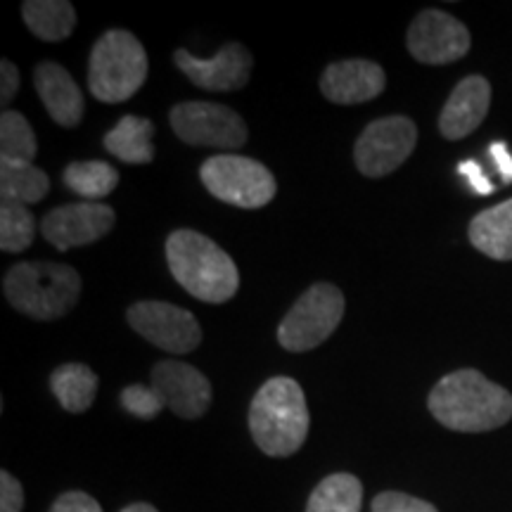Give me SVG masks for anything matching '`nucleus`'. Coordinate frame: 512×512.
<instances>
[{
    "label": "nucleus",
    "mask_w": 512,
    "mask_h": 512,
    "mask_svg": "<svg viewBox=\"0 0 512 512\" xmlns=\"http://www.w3.org/2000/svg\"><path fill=\"white\" fill-rule=\"evenodd\" d=\"M83 290L76 268L53 261H19L5 273L3 292L12 309L36 320L67 316Z\"/></svg>",
    "instance_id": "nucleus-4"
},
{
    "label": "nucleus",
    "mask_w": 512,
    "mask_h": 512,
    "mask_svg": "<svg viewBox=\"0 0 512 512\" xmlns=\"http://www.w3.org/2000/svg\"><path fill=\"white\" fill-rule=\"evenodd\" d=\"M166 264L185 292L207 304H226L240 290L233 256L207 235L181 228L166 238Z\"/></svg>",
    "instance_id": "nucleus-2"
},
{
    "label": "nucleus",
    "mask_w": 512,
    "mask_h": 512,
    "mask_svg": "<svg viewBox=\"0 0 512 512\" xmlns=\"http://www.w3.org/2000/svg\"><path fill=\"white\" fill-rule=\"evenodd\" d=\"M126 320L140 337L169 354H190L202 344V328L188 309L169 302H138Z\"/></svg>",
    "instance_id": "nucleus-10"
},
{
    "label": "nucleus",
    "mask_w": 512,
    "mask_h": 512,
    "mask_svg": "<svg viewBox=\"0 0 512 512\" xmlns=\"http://www.w3.org/2000/svg\"><path fill=\"white\" fill-rule=\"evenodd\" d=\"M427 408L446 430L491 432L512 420V394L479 370L463 368L434 384Z\"/></svg>",
    "instance_id": "nucleus-1"
},
{
    "label": "nucleus",
    "mask_w": 512,
    "mask_h": 512,
    "mask_svg": "<svg viewBox=\"0 0 512 512\" xmlns=\"http://www.w3.org/2000/svg\"><path fill=\"white\" fill-rule=\"evenodd\" d=\"M418 143V126L413 119L382 117L363 128L354 145V162L363 176L382 178L406 162Z\"/></svg>",
    "instance_id": "nucleus-9"
},
{
    "label": "nucleus",
    "mask_w": 512,
    "mask_h": 512,
    "mask_svg": "<svg viewBox=\"0 0 512 512\" xmlns=\"http://www.w3.org/2000/svg\"><path fill=\"white\" fill-rule=\"evenodd\" d=\"M34 83L38 98L46 107L55 124L62 128H74L81 124L86 102L79 83L72 79V74L57 62H41L34 72Z\"/></svg>",
    "instance_id": "nucleus-17"
},
{
    "label": "nucleus",
    "mask_w": 512,
    "mask_h": 512,
    "mask_svg": "<svg viewBox=\"0 0 512 512\" xmlns=\"http://www.w3.org/2000/svg\"><path fill=\"white\" fill-rule=\"evenodd\" d=\"M489 155L494 157V162L498 166V171H501L505 185H510L512 183V155H510L508 145H505V143H494V145L489 147Z\"/></svg>",
    "instance_id": "nucleus-33"
},
{
    "label": "nucleus",
    "mask_w": 512,
    "mask_h": 512,
    "mask_svg": "<svg viewBox=\"0 0 512 512\" xmlns=\"http://www.w3.org/2000/svg\"><path fill=\"white\" fill-rule=\"evenodd\" d=\"M117 214L105 202H74L48 211L41 221V233L60 252L86 247L105 238L114 228Z\"/></svg>",
    "instance_id": "nucleus-12"
},
{
    "label": "nucleus",
    "mask_w": 512,
    "mask_h": 512,
    "mask_svg": "<svg viewBox=\"0 0 512 512\" xmlns=\"http://www.w3.org/2000/svg\"><path fill=\"white\" fill-rule=\"evenodd\" d=\"M344 309H347V302H344V294L337 285H311L280 320V347L294 351V354H304V351L320 347L342 323Z\"/></svg>",
    "instance_id": "nucleus-6"
},
{
    "label": "nucleus",
    "mask_w": 512,
    "mask_h": 512,
    "mask_svg": "<svg viewBox=\"0 0 512 512\" xmlns=\"http://www.w3.org/2000/svg\"><path fill=\"white\" fill-rule=\"evenodd\" d=\"M309 427L311 415L302 384L287 375L261 384L249 406V432L266 456H294L309 437Z\"/></svg>",
    "instance_id": "nucleus-3"
},
{
    "label": "nucleus",
    "mask_w": 512,
    "mask_h": 512,
    "mask_svg": "<svg viewBox=\"0 0 512 512\" xmlns=\"http://www.w3.org/2000/svg\"><path fill=\"white\" fill-rule=\"evenodd\" d=\"M470 242L489 259L512 261V200L479 211L470 223Z\"/></svg>",
    "instance_id": "nucleus-18"
},
{
    "label": "nucleus",
    "mask_w": 512,
    "mask_h": 512,
    "mask_svg": "<svg viewBox=\"0 0 512 512\" xmlns=\"http://www.w3.org/2000/svg\"><path fill=\"white\" fill-rule=\"evenodd\" d=\"M169 121L176 136L195 147L238 150L247 143L245 119L230 107L216 105V102H181L171 110Z\"/></svg>",
    "instance_id": "nucleus-8"
},
{
    "label": "nucleus",
    "mask_w": 512,
    "mask_h": 512,
    "mask_svg": "<svg viewBox=\"0 0 512 512\" xmlns=\"http://www.w3.org/2000/svg\"><path fill=\"white\" fill-rule=\"evenodd\" d=\"M155 124L145 117L126 114L112 131L105 133V150L124 164H150L155 159Z\"/></svg>",
    "instance_id": "nucleus-19"
},
{
    "label": "nucleus",
    "mask_w": 512,
    "mask_h": 512,
    "mask_svg": "<svg viewBox=\"0 0 512 512\" xmlns=\"http://www.w3.org/2000/svg\"><path fill=\"white\" fill-rule=\"evenodd\" d=\"M408 53L422 64H448L470 53V31L444 10H422L408 27Z\"/></svg>",
    "instance_id": "nucleus-11"
},
{
    "label": "nucleus",
    "mask_w": 512,
    "mask_h": 512,
    "mask_svg": "<svg viewBox=\"0 0 512 512\" xmlns=\"http://www.w3.org/2000/svg\"><path fill=\"white\" fill-rule=\"evenodd\" d=\"M361 505V479L351 472H335L313 489L306 512H361Z\"/></svg>",
    "instance_id": "nucleus-23"
},
{
    "label": "nucleus",
    "mask_w": 512,
    "mask_h": 512,
    "mask_svg": "<svg viewBox=\"0 0 512 512\" xmlns=\"http://www.w3.org/2000/svg\"><path fill=\"white\" fill-rule=\"evenodd\" d=\"M24 510V489L17 477L8 470L0 472V512H22Z\"/></svg>",
    "instance_id": "nucleus-29"
},
{
    "label": "nucleus",
    "mask_w": 512,
    "mask_h": 512,
    "mask_svg": "<svg viewBox=\"0 0 512 512\" xmlns=\"http://www.w3.org/2000/svg\"><path fill=\"white\" fill-rule=\"evenodd\" d=\"M174 60L176 67L197 88L214 93H230L245 88L254 67V57L242 43H228L209 60H202V57L192 55L190 50L178 48Z\"/></svg>",
    "instance_id": "nucleus-13"
},
{
    "label": "nucleus",
    "mask_w": 512,
    "mask_h": 512,
    "mask_svg": "<svg viewBox=\"0 0 512 512\" xmlns=\"http://www.w3.org/2000/svg\"><path fill=\"white\" fill-rule=\"evenodd\" d=\"M98 384V375L83 363H67L50 375V389L67 413H86L98 396Z\"/></svg>",
    "instance_id": "nucleus-20"
},
{
    "label": "nucleus",
    "mask_w": 512,
    "mask_h": 512,
    "mask_svg": "<svg viewBox=\"0 0 512 512\" xmlns=\"http://www.w3.org/2000/svg\"><path fill=\"white\" fill-rule=\"evenodd\" d=\"M121 512H159V510L150 503H131V505H126V508Z\"/></svg>",
    "instance_id": "nucleus-34"
},
{
    "label": "nucleus",
    "mask_w": 512,
    "mask_h": 512,
    "mask_svg": "<svg viewBox=\"0 0 512 512\" xmlns=\"http://www.w3.org/2000/svg\"><path fill=\"white\" fill-rule=\"evenodd\" d=\"M50 512H102V508L86 491H67L57 498Z\"/></svg>",
    "instance_id": "nucleus-30"
},
{
    "label": "nucleus",
    "mask_w": 512,
    "mask_h": 512,
    "mask_svg": "<svg viewBox=\"0 0 512 512\" xmlns=\"http://www.w3.org/2000/svg\"><path fill=\"white\" fill-rule=\"evenodd\" d=\"M152 387L162 394L171 413L183 420H197L211 406V382L190 363L159 361L152 368Z\"/></svg>",
    "instance_id": "nucleus-14"
},
{
    "label": "nucleus",
    "mask_w": 512,
    "mask_h": 512,
    "mask_svg": "<svg viewBox=\"0 0 512 512\" xmlns=\"http://www.w3.org/2000/svg\"><path fill=\"white\" fill-rule=\"evenodd\" d=\"M387 86V74L377 62L342 60L320 76V91L335 105H361L375 100Z\"/></svg>",
    "instance_id": "nucleus-15"
},
{
    "label": "nucleus",
    "mask_w": 512,
    "mask_h": 512,
    "mask_svg": "<svg viewBox=\"0 0 512 512\" xmlns=\"http://www.w3.org/2000/svg\"><path fill=\"white\" fill-rule=\"evenodd\" d=\"M22 17L29 31L41 41H64L76 27V10L69 0H27Z\"/></svg>",
    "instance_id": "nucleus-21"
},
{
    "label": "nucleus",
    "mask_w": 512,
    "mask_h": 512,
    "mask_svg": "<svg viewBox=\"0 0 512 512\" xmlns=\"http://www.w3.org/2000/svg\"><path fill=\"white\" fill-rule=\"evenodd\" d=\"M373 512H439L432 503L403 491H382L373 498Z\"/></svg>",
    "instance_id": "nucleus-28"
},
{
    "label": "nucleus",
    "mask_w": 512,
    "mask_h": 512,
    "mask_svg": "<svg viewBox=\"0 0 512 512\" xmlns=\"http://www.w3.org/2000/svg\"><path fill=\"white\" fill-rule=\"evenodd\" d=\"M64 185L74 192V195L86 197V202L102 200L119 185V171L112 164L98 162H72L64 169Z\"/></svg>",
    "instance_id": "nucleus-24"
},
{
    "label": "nucleus",
    "mask_w": 512,
    "mask_h": 512,
    "mask_svg": "<svg viewBox=\"0 0 512 512\" xmlns=\"http://www.w3.org/2000/svg\"><path fill=\"white\" fill-rule=\"evenodd\" d=\"M50 192V178L43 169L29 162H0V197L29 207Z\"/></svg>",
    "instance_id": "nucleus-22"
},
{
    "label": "nucleus",
    "mask_w": 512,
    "mask_h": 512,
    "mask_svg": "<svg viewBox=\"0 0 512 512\" xmlns=\"http://www.w3.org/2000/svg\"><path fill=\"white\" fill-rule=\"evenodd\" d=\"M458 171L465 176V181L470 183V188L475 190L477 195H491V192H494V185L489 183V178H486L482 166L477 162H463L458 166Z\"/></svg>",
    "instance_id": "nucleus-31"
},
{
    "label": "nucleus",
    "mask_w": 512,
    "mask_h": 512,
    "mask_svg": "<svg viewBox=\"0 0 512 512\" xmlns=\"http://www.w3.org/2000/svg\"><path fill=\"white\" fill-rule=\"evenodd\" d=\"M36 219L29 207L17 202L0 204V249L19 254L34 245Z\"/></svg>",
    "instance_id": "nucleus-26"
},
{
    "label": "nucleus",
    "mask_w": 512,
    "mask_h": 512,
    "mask_svg": "<svg viewBox=\"0 0 512 512\" xmlns=\"http://www.w3.org/2000/svg\"><path fill=\"white\" fill-rule=\"evenodd\" d=\"M119 399H121V406L140 420L157 418V415L166 408L162 394H159L152 384L150 387H145V384H128L124 392H121Z\"/></svg>",
    "instance_id": "nucleus-27"
},
{
    "label": "nucleus",
    "mask_w": 512,
    "mask_h": 512,
    "mask_svg": "<svg viewBox=\"0 0 512 512\" xmlns=\"http://www.w3.org/2000/svg\"><path fill=\"white\" fill-rule=\"evenodd\" d=\"M36 133L24 114L5 110L0 117V162H34Z\"/></svg>",
    "instance_id": "nucleus-25"
},
{
    "label": "nucleus",
    "mask_w": 512,
    "mask_h": 512,
    "mask_svg": "<svg viewBox=\"0 0 512 512\" xmlns=\"http://www.w3.org/2000/svg\"><path fill=\"white\" fill-rule=\"evenodd\" d=\"M147 79V53L131 31H105L88 60V91L95 100L117 105L133 98Z\"/></svg>",
    "instance_id": "nucleus-5"
},
{
    "label": "nucleus",
    "mask_w": 512,
    "mask_h": 512,
    "mask_svg": "<svg viewBox=\"0 0 512 512\" xmlns=\"http://www.w3.org/2000/svg\"><path fill=\"white\" fill-rule=\"evenodd\" d=\"M491 105V83L484 76L472 74L453 88L444 110L439 114V131L448 140H460L477 131Z\"/></svg>",
    "instance_id": "nucleus-16"
},
{
    "label": "nucleus",
    "mask_w": 512,
    "mask_h": 512,
    "mask_svg": "<svg viewBox=\"0 0 512 512\" xmlns=\"http://www.w3.org/2000/svg\"><path fill=\"white\" fill-rule=\"evenodd\" d=\"M200 178L216 200L240 209L266 207L278 192V183L268 166L230 152L204 159Z\"/></svg>",
    "instance_id": "nucleus-7"
},
{
    "label": "nucleus",
    "mask_w": 512,
    "mask_h": 512,
    "mask_svg": "<svg viewBox=\"0 0 512 512\" xmlns=\"http://www.w3.org/2000/svg\"><path fill=\"white\" fill-rule=\"evenodd\" d=\"M19 91V69L10 60L0 62V100L8 105Z\"/></svg>",
    "instance_id": "nucleus-32"
}]
</instances>
